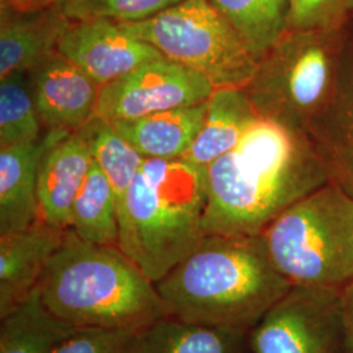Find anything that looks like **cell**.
<instances>
[{"instance_id":"4316f807","label":"cell","mask_w":353,"mask_h":353,"mask_svg":"<svg viewBox=\"0 0 353 353\" xmlns=\"http://www.w3.org/2000/svg\"><path fill=\"white\" fill-rule=\"evenodd\" d=\"M134 332L77 328L55 353H127Z\"/></svg>"},{"instance_id":"44dd1931","label":"cell","mask_w":353,"mask_h":353,"mask_svg":"<svg viewBox=\"0 0 353 353\" xmlns=\"http://www.w3.org/2000/svg\"><path fill=\"white\" fill-rule=\"evenodd\" d=\"M70 230L85 242L118 246L119 203L110 181L94 163L76 195Z\"/></svg>"},{"instance_id":"ac0fdd59","label":"cell","mask_w":353,"mask_h":353,"mask_svg":"<svg viewBox=\"0 0 353 353\" xmlns=\"http://www.w3.org/2000/svg\"><path fill=\"white\" fill-rule=\"evenodd\" d=\"M259 118L243 89L214 88L207 100L202 128L182 159L210 166L232 151Z\"/></svg>"},{"instance_id":"5b68a950","label":"cell","mask_w":353,"mask_h":353,"mask_svg":"<svg viewBox=\"0 0 353 353\" xmlns=\"http://www.w3.org/2000/svg\"><path fill=\"white\" fill-rule=\"evenodd\" d=\"M262 239L292 285L344 288L353 280V198L331 182L279 214Z\"/></svg>"},{"instance_id":"9a60e30c","label":"cell","mask_w":353,"mask_h":353,"mask_svg":"<svg viewBox=\"0 0 353 353\" xmlns=\"http://www.w3.org/2000/svg\"><path fill=\"white\" fill-rule=\"evenodd\" d=\"M93 159L77 131L68 132L45 153L38 173L39 220L48 225L70 229L76 195L81 189Z\"/></svg>"},{"instance_id":"30bf717a","label":"cell","mask_w":353,"mask_h":353,"mask_svg":"<svg viewBox=\"0 0 353 353\" xmlns=\"http://www.w3.org/2000/svg\"><path fill=\"white\" fill-rule=\"evenodd\" d=\"M58 51L100 88L141 64L164 57L151 43L106 19L71 21L58 43Z\"/></svg>"},{"instance_id":"484cf974","label":"cell","mask_w":353,"mask_h":353,"mask_svg":"<svg viewBox=\"0 0 353 353\" xmlns=\"http://www.w3.org/2000/svg\"><path fill=\"white\" fill-rule=\"evenodd\" d=\"M352 17L353 0H288V30L341 29Z\"/></svg>"},{"instance_id":"4fadbf2b","label":"cell","mask_w":353,"mask_h":353,"mask_svg":"<svg viewBox=\"0 0 353 353\" xmlns=\"http://www.w3.org/2000/svg\"><path fill=\"white\" fill-rule=\"evenodd\" d=\"M67 232L39 220L32 227L0 234V316L37 288Z\"/></svg>"},{"instance_id":"d4e9b609","label":"cell","mask_w":353,"mask_h":353,"mask_svg":"<svg viewBox=\"0 0 353 353\" xmlns=\"http://www.w3.org/2000/svg\"><path fill=\"white\" fill-rule=\"evenodd\" d=\"M182 0H59L58 8L71 21L106 19L137 23L151 19Z\"/></svg>"},{"instance_id":"e0dca14e","label":"cell","mask_w":353,"mask_h":353,"mask_svg":"<svg viewBox=\"0 0 353 353\" xmlns=\"http://www.w3.org/2000/svg\"><path fill=\"white\" fill-rule=\"evenodd\" d=\"M207 101L113 123L145 159H182L202 128Z\"/></svg>"},{"instance_id":"6da1fadb","label":"cell","mask_w":353,"mask_h":353,"mask_svg":"<svg viewBox=\"0 0 353 353\" xmlns=\"http://www.w3.org/2000/svg\"><path fill=\"white\" fill-rule=\"evenodd\" d=\"M207 234L258 236L279 214L330 182L307 135L259 118L207 166Z\"/></svg>"},{"instance_id":"83f0119b","label":"cell","mask_w":353,"mask_h":353,"mask_svg":"<svg viewBox=\"0 0 353 353\" xmlns=\"http://www.w3.org/2000/svg\"><path fill=\"white\" fill-rule=\"evenodd\" d=\"M59 0H0V10L33 12L57 7Z\"/></svg>"},{"instance_id":"ffe728a7","label":"cell","mask_w":353,"mask_h":353,"mask_svg":"<svg viewBox=\"0 0 353 353\" xmlns=\"http://www.w3.org/2000/svg\"><path fill=\"white\" fill-rule=\"evenodd\" d=\"M0 321V353H55L77 330L51 312L38 287Z\"/></svg>"},{"instance_id":"7c38bea8","label":"cell","mask_w":353,"mask_h":353,"mask_svg":"<svg viewBox=\"0 0 353 353\" xmlns=\"http://www.w3.org/2000/svg\"><path fill=\"white\" fill-rule=\"evenodd\" d=\"M328 179L353 198V33L348 29L335 85L307 132Z\"/></svg>"},{"instance_id":"f1b7e54d","label":"cell","mask_w":353,"mask_h":353,"mask_svg":"<svg viewBox=\"0 0 353 353\" xmlns=\"http://www.w3.org/2000/svg\"><path fill=\"white\" fill-rule=\"evenodd\" d=\"M344 312H345V344L347 353H353V280L344 287Z\"/></svg>"},{"instance_id":"7402d4cb","label":"cell","mask_w":353,"mask_h":353,"mask_svg":"<svg viewBox=\"0 0 353 353\" xmlns=\"http://www.w3.org/2000/svg\"><path fill=\"white\" fill-rule=\"evenodd\" d=\"M77 132L87 143L93 163L110 181L119 203L147 159L132 147L112 122L97 115H93Z\"/></svg>"},{"instance_id":"8fae6325","label":"cell","mask_w":353,"mask_h":353,"mask_svg":"<svg viewBox=\"0 0 353 353\" xmlns=\"http://www.w3.org/2000/svg\"><path fill=\"white\" fill-rule=\"evenodd\" d=\"M26 76L45 130L74 132L94 115L101 88L59 51L43 57Z\"/></svg>"},{"instance_id":"3957f363","label":"cell","mask_w":353,"mask_h":353,"mask_svg":"<svg viewBox=\"0 0 353 353\" xmlns=\"http://www.w3.org/2000/svg\"><path fill=\"white\" fill-rule=\"evenodd\" d=\"M46 306L76 328L137 332L168 316L156 284L115 245L68 229L38 284Z\"/></svg>"},{"instance_id":"2e32d148","label":"cell","mask_w":353,"mask_h":353,"mask_svg":"<svg viewBox=\"0 0 353 353\" xmlns=\"http://www.w3.org/2000/svg\"><path fill=\"white\" fill-rule=\"evenodd\" d=\"M71 24L58 7L33 12L0 10V79L28 72L38 61L58 50Z\"/></svg>"},{"instance_id":"8992f818","label":"cell","mask_w":353,"mask_h":353,"mask_svg":"<svg viewBox=\"0 0 353 353\" xmlns=\"http://www.w3.org/2000/svg\"><path fill=\"white\" fill-rule=\"evenodd\" d=\"M347 33L348 26L279 38L243 88L258 115L307 135L335 85Z\"/></svg>"},{"instance_id":"277c9868","label":"cell","mask_w":353,"mask_h":353,"mask_svg":"<svg viewBox=\"0 0 353 353\" xmlns=\"http://www.w3.org/2000/svg\"><path fill=\"white\" fill-rule=\"evenodd\" d=\"M207 202L205 166L147 159L119 201L118 248L160 281L205 239Z\"/></svg>"},{"instance_id":"7a4b0ae2","label":"cell","mask_w":353,"mask_h":353,"mask_svg":"<svg viewBox=\"0 0 353 353\" xmlns=\"http://www.w3.org/2000/svg\"><path fill=\"white\" fill-rule=\"evenodd\" d=\"M154 284L168 316L245 335L292 287L272 263L262 234H207Z\"/></svg>"},{"instance_id":"603a6c76","label":"cell","mask_w":353,"mask_h":353,"mask_svg":"<svg viewBox=\"0 0 353 353\" xmlns=\"http://www.w3.org/2000/svg\"><path fill=\"white\" fill-rule=\"evenodd\" d=\"M259 58L288 30V0H210Z\"/></svg>"},{"instance_id":"cb8c5ba5","label":"cell","mask_w":353,"mask_h":353,"mask_svg":"<svg viewBox=\"0 0 353 353\" xmlns=\"http://www.w3.org/2000/svg\"><path fill=\"white\" fill-rule=\"evenodd\" d=\"M43 128L26 72L0 79V147L33 143Z\"/></svg>"},{"instance_id":"ba28073f","label":"cell","mask_w":353,"mask_h":353,"mask_svg":"<svg viewBox=\"0 0 353 353\" xmlns=\"http://www.w3.org/2000/svg\"><path fill=\"white\" fill-rule=\"evenodd\" d=\"M343 290L292 285L250 331L252 353H347Z\"/></svg>"},{"instance_id":"9c48e42d","label":"cell","mask_w":353,"mask_h":353,"mask_svg":"<svg viewBox=\"0 0 353 353\" xmlns=\"http://www.w3.org/2000/svg\"><path fill=\"white\" fill-rule=\"evenodd\" d=\"M214 89L207 77L163 57L102 87L94 115L112 123L137 119L207 101Z\"/></svg>"},{"instance_id":"d6986e66","label":"cell","mask_w":353,"mask_h":353,"mask_svg":"<svg viewBox=\"0 0 353 353\" xmlns=\"http://www.w3.org/2000/svg\"><path fill=\"white\" fill-rule=\"evenodd\" d=\"M246 335L166 316L134 332L127 353H246Z\"/></svg>"},{"instance_id":"5bb4252c","label":"cell","mask_w":353,"mask_h":353,"mask_svg":"<svg viewBox=\"0 0 353 353\" xmlns=\"http://www.w3.org/2000/svg\"><path fill=\"white\" fill-rule=\"evenodd\" d=\"M70 131L46 130L33 143L0 147V234L39 221L38 173L45 153Z\"/></svg>"},{"instance_id":"52a82bcc","label":"cell","mask_w":353,"mask_h":353,"mask_svg":"<svg viewBox=\"0 0 353 353\" xmlns=\"http://www.w3.org/2000/svg\"><path fill=\"white\" fill-rule=\"evenodd\" d=\"M119 26L214 88H245L261 59L210 0H182L151 19Z\"/></svg>"}]
</instances>
